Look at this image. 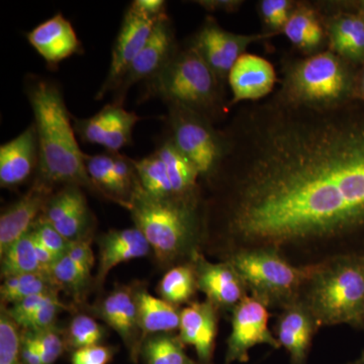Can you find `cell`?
I'll list each match as a JSON object with an SVG mask.
<instances>
[{
    "mask_svg": "<svg viewBox=\"0 0 364 364\" xmlns=\"http://www.w3.org/2000/svg\"><path fill=\"white\" fill-rule=\"evenodd\" d=\"M222 131L203 218L231 253L364 240V102L316 109L272 95L242 105Z\"/></svg>",
    "mask_w": 364,
    "mask_h": 364,
    "instance_id": "obj_1",
    "label": "cell"
},
{
    "mask_svg": "<svg viewBox=\"0 0 364 364\" xmlns=\"http://www.w3.org/2000/svg\"><path fill=\"white\" fill-rule=\"evenodd\" d=\"M26 95L35 117L39 143V166L36 179L52 188L78 186L98 193L86 170L87 154L79 147L73 117L67 109L57 83L37 75L26 78Z\"/></svg>",
    "mask_w": 364,
    "mask_h": 364,
    "instance_id": "obj_2",
    "label": "cell"
},
{
    "mask_svg": "<svg viewBox=\"0 0 364 364\" xmlns=\"http://www.w3.org/2000/svg\"><path fill=\"white\" fill-rule=\"evenodd\" d=\"M132 219L161 263L193 257L205 233L203 200L200 202L158 198L136 182L131 198Z\"/></svg>",
    "mask_w": 364,
    "mask_h": 364,
    "instance_id": "obj_3",
    "label": "cell"
},
{
    "mask_svg": "<svg viewBox=\"0 0 364 364\" xmlns=\"http://www.w3.org/2000/svg\"><path fill=\"white\" fill-rule=\"evenodd\" d=\"M280 61L282 77L272 95L280 102L329 109L354 100L359 68L330 50L308 57L286 55Z\"/></svg>",
    "mask_w": 364,
    "mask_h": 364,
    "instance_id": "obj_4",
    "label": "cell"
},
{
    "mask_svg": "<svg viewBox=\"0 0 364 364\" xmlns=\"http://www.w3.org/2000/svg\"><path fill=\"white\" fill-rule=\"evenodd\" d=\"M320 328L364 330V255L342 253L318 261L301 298Z\"/></svg>",
    "mask_w": 364,
    "mask_h": 364,
    "instance_id": "obj_5",
    "label": "cell"
},
{
    "mask_svg": "<svg viewBox=\"0 0 364 364\" xmlns=\"http://www.w3.org/2000/svg\"><path fill=\"white\" fill-rule=\"evenodd\" d=\"M143 97L181 105L217 124L230 112L226 87L193 47L179 45L176 54L154 77L144 82Z\"/></svg>",
    "mask_w": 364,
    "mask_h": 364,
    "instance_id": "obj_6",
    "label": "cell"
},
{
    "mask_svg": "<svg viewBox=\"0 0 364 364\" xmlns=\"http://www.w3.org/2000/svg\"><path fill=\"white\" fill-rule=\"evenodd\" d=\"M226 261L240 275L249 296L280 310L301 298L318 263L294 265L279 251L267 248L234 251Z\"/></svg>",
    "mask_w": 364,
    "mask_h": 364,
    "instance_id": "obj_7",
    "label": "cell"
},
{
    "mask_svg": "<svg viewBox=\"0 0 364 364\" xmlns=\"http://www.w3.org/2000/svg\"><path fill=\"white\" fill-rule=\"evenodd\" d=\"M166 107L167 136L195 165L200 178L208 181L219 169L226 151L222 129L215 128L205 117L181 105Z\"/></svg>",
    "mask_w": 364,
    "mask_h": 364,
    "instance_id": "obj_8",
    "label": "cell"
},
{
    "mask_svg": "<svg viewBox=\"0 0 364 364\" xmlns=\"http://www.w3.org/2000/svg\"><path fill=\"white\" fill-rule=\"evenodd\" d=\"M328 37V50L352 65L364 64V0H315Z\"/></svg>",
    "mask_w": 364,
    "mask_h": 364,
    "instance_id": "obj_9",
    "label": "cell"
},
{
    "mask_svg": "<svg viewBox=\"0 0 364 364\" xmlns=\"http://www.w3.org/2000/svg\"><path fill=\"white\" fill-rule=\"evenodd\" d=\"M272 38L262 32L249 35L229 32L219 25L214 16H207L200 28L189 38L188 44L202 57L220 82L227 86L230 71L237 60L247 53L254 43L264 42Z\"/></svg>",
    "mask_w": 364,
    "mask_h": 364,
    "instance_id": "obj_10",
    "label": "cell"
},
{
    "mask_svg": "<svg viewBox=\"0 0 364 364\" xmlns=\"http://www.w3.org/2000/svg\"><path fill=\"white\" fill-rule=\"evenodd\" d=\"M267 306L247 296L232 311V331L227 340L225 363H245L249 351L256 345L267 344L274 349L280 345L268 327Z\"/></svg>",
    "mask_w": 364,
    "mask_h": 364,
    "instance_id": "obj_11",
    "label": "cell"
},
{
    "mask_svg": "<svg viewBox=\"0 0 364 364\" xmlns=\"http://www.w3.org/2000/svg\"><path fill=\"white\" fill-rule=\"evenodd\" d=\"M179 48L168 16L158 21L152 35L112 92V102L123 104L129 90L136 83L146 82L161 70Z\"/></svg>",
    "mask_w": 364,
    "mask_h": 364,
    "instance_id": "obj_12",
    "label": "cell"
},
{
    "mask_svg": "<svg viewBox=\"0 0 364 364\" xmlns=\"http://www.w3.org/2000/svg\"><path fill=\"white\" fill-rule=\"evenodd\" d=\"M140 119L136 112L127 111L123 104L112 102L95 116L86 119L73 117V127L83 142L102 146L109 152H119L131 145L134 128Z\"/></svg>",
    "mask_w": 364,
    "mask_h": 364,
    "instance_id": "obj_13",
    "label": "cell"
},
{
    "mask_svg": "<svg viewBox=\"0 0 364 364\" xmlns=\"http://www.w3.org/2000/svg\"><path fill=\"white\" fill-rule=\"evenodd\" d=\"M159 21L144 18L128 7L112 47L109 72L97 91L95 100H102L116 90L119 81L149 40Z\"/></svg>",
    "mask_w": 364,
    "mask_h": 364,
    "instance_id": "obj_14",
    "label": "cell"
},
{
    "mask_svg": "<svg viewBox=\"0 0 364 364\" xmlns=\"http://www.w3.org/2000/svg\"><path fill=\"white\" fill-rule=\"evenodd\" d=\"M41 219L51 225L69 242L87 238L92 225V215L82 188L64 186L54 191Z\"/></svg>",
    "mask_w": 364,
    "mask_h": 364,
    "instance_id": "obj_15",
    "label": "cell"
},
{
    "mask_svg": "<svg viewBox=\"0 0 364 364\" xmlns=\"http://www.w3.org/2000/svg\"><path fill=\"white\" fill-rule=\"evenodd\" d=\"M191 262L195 267L198 291H203L207 301L218 310L232 312L242 299L249 296L240 275L228 261L210 262L196 251Z\"/></svg>",
    "mask_w": 364,
    "mask_h": 364,
    "instance_id": "obj_16",
    "label": "cell"
},
{
    "mask_svg": "<svg viewBox=\"0 0 364 364\" xmlns=\"http://www.w3.org/2000/svg\"><path fill=\"white\" fill-rule=\"evenodd\" d=\"M54 188L35 178L31 188L0 217V256L32 230L39 220Z\"/></svg>",
    "mask_w": 364,
    "mask_h": 364,
    "instance_id": "obj_17",
    "label": "cell"
},
{
    "mask_svg": "<svg viewBox=\"0 0 364 364\" xmlns=\"http://www.w3.org/2000/svg\"><path fill=\"white\" fill-rule=\"evenodd\" d=\"M277 82V72L268 60L245 53L237 60L228 77V85L233 95L230 107L267 98Z\"/></svg>",
    "mask_w": 364,
    "mask_h": 364,
    "instance_id": "obj_18",
    "label": "cell"
},
{
    "mask_svg": "<svg viewBox=\"0 0 364 364\" xmlns=\"http://www.w3.org/2000/svg\"><path fill=\"white\" fill-rule=\"evenodd\" d=\"M318 329L317 321L301 299L282 309L275 326V338L289 353L291 364H306Z\"/></svg>",
    "mask_w": 364,
    "mask_h": 364,
    "instance_id": "obj_19",
    "label": "cell"
},
{
    "mask_svg": "<svg viewBox=\"0 0 364 364\" xmlns=\"http://www.w3.org/2000/svg\"><path fill=\"white\" fill-rule=\"evenodd\" d=\"M39 166V143L33 123L0 147V186H20Z\"/></svg>",
    "mask_w": 364,
    "mask_h": 364,
    "instance_id": "obj_20",
    "label": "cell"
},
{
    "mask_svg": "<svg viewBox=\"0 0 364 364\" xmlns=\"http://www.w3.org/2000/svg\"><path fill=\"white\" fill-rule=\"evenodd\" d=\"M26 38L52 70L60 62L82 51L77 33L62 14L36 26Z\"/></svg>",
    "mask_w": 364,
    "mask_h": 364,
    "instance_id": "obj_21",
    "label": "cell"
},
{
    "mask_svg": "<svg viewBox=\"0 0 364 364\" xmlns=\"http://www.w3.org/2000/svg\"><path fill=\"white\" fill-rule=\"evenodd\" d=\"M282 35L299 56H313L328 50L327 33L315 0H296Z\"/></svg>",
    "mask_w": 364,
    "mask_h": 364,
    "instance_id": "obj_22",
    "label": "cell"
},
{
    "mask_svg": "<svg viewBox=\"0 0 364 364\" xmlns=\"http://www.w3.org/2000/svg\"><path fill=\"white\" fill-rule=\"evenodd\" d=\"M219 310L210 301L191 304L181 312L179 339L195 347L200 363L210 364L218 332Z\"/></svg>",
    "mask_w": 364,
    "mask_h": 364,
    "instance_id": "obj_23",
    "label": "cell"
},
{
    "mask_svg": "<svg viewBox=\"0 0 364 364\" xmlns=\"http://www.w3.org/2000/svg\"><path fill=\"white\" fill-rule=\"evenodd\" d=\"M100 315L121 336L136 358L143 342L134 289L128 287L114 289L100 304Z\"/></svg>",
    "mask_w": 364,
    "mask_h": 364,
    "instance_id": "obj_24",
    "label": "cell"
},
{
    "mask_svg": "<svg viewBox=\"0 0 364 364\" xmlns=\"http://www.w3.org/2000/svg\"><path fill=\"white\" fill-rule=\"evenodd\" d=\"M98 243L100 262L97 282L100 286L104 284L109 273L117 265L145 257L152 250L147 239L136 227L111 230L100 237Z\"/></svg>",
    "mask_w": 364,
    "mask_h": 364,
    "instance_id": "obj_25",
    "label": "cell"
},
{
    "mask_svg": "<svg viewBox=\"0 0 364 364\" xmlns=\"http://www.w3.org/2000/svg\"><path fill=\"white\" fill-rule=\"evenodd\" d=\"M158 156L161 158L166 166L174 196L179 200L200 202L203 200L200 191V172L188 158L177 149L171 139L166 135L158 144L156 149Z\"/></svg>",
    "mask_w": 364,
    "mask_h": 364,
    "instance_id": "obj_26",
    "label": "cell"
},
{
    "mask_svg": "<svg viewBox=\"0 0 364 364\" xmlns=\"http://www.w3.org/2000/svg\"><path fill=\"white\" fill-rule=\"evenodd\" d=\"M136 301L143 343L148 336L166 334L179 329L181 311L177 306L143 289L136 291Z\"/></svg>",
    "mask_w": 364,
    "mask_h": 364,
    "instance_id": "obj_27",
    "label": "cell"
},
{
    "mask_svg": "<svg viewBox=\"0 0 364 364\" xmlns=\"http://www.w3.org/2000/svg\"><path fill=\"white\" fill-rule=\"evenodd\" d=\"M85 165L88 176L98 193L129 210L130 203L127 200L114 173V153L107 151L102 154L87 155Z\"/></svg>",
    "mask_w": 364,
    "mask_h": 364,
    "instance_id": "obj_28",
    "label": "cell"
},
{
    "mask_svg": "<svg viewBox=\"0 0 364 364\" xmlns=\"http://www.w3.org/2000/svg\"><path fill=\"white\" fill-rule=\"evenodd\" d=\"M50 273L36 272L14 275L4 279L0 287L1 304H14L37 294L58 291Z\"/></svg>",
    "mask_w": 364,
    "mask_h": 364,
    "instance_id": "obj_29",
    "label": "cell"
},
{
    "mask_svg": "<svg viewBox=\"0 0 364 364\" xmlns=\"http://www.w3.org/2000/svg\"><path fill=\"white\" fill-rule=\"evenodd\" d=\"M134 163L144 191L158 198H176L166 166L156 152L142 159L134 160Z\"/></svg>",
    "mask_w": 364,
    "mask_h": 364,
    "instance_id": "obj_30",
    "label": "cell"
},
{
    "mask_svg": "<svg viewBox=\"0 0 364 364\" xmlns=\"http://www.w3.org/2000/svg\"><path fill=\"white\" fill-rule=\"evenodd\" d=\"M196 289L195 267L191 262L171 268L158 286L160 298L176 306L191 301Z\"/></svg>",
    "mask_w": 364,
    "mask_h": 364,
    "instance_id": "obj_31",
    "label": "cell"
},
{
    "mask_svg": "<svg viewBox=\"0 0 364 364\" xmlns=\"http://www.w3.org/2000/svg\"><path fill=\"white\" fill-rule=\"evenodd\" d=\"M36 272H43L36 254L35 239L31 230L1 255V277L6 279L14 275Z\"/></svg>",
    "mask_w": 364,
    "mask_h": 364,
    "instance_id": "obj_32",
    "label": "cell"
},
{
    "mask_svg": "<svg viewBox=\"0 0 364 364\" xmlns=\"http://www.w3.org/2000/svg\"><path fill=\"white\" fill-rule=\"evenodd\" d=\"M179 337L170 333L148 337L143 343L147 364H203L188 358Z\"/></svg>",
    "mask_w": 364,
    "mask_h": 364,
    "instance_id": "obj_33",
    "label": "cell"
},
{
    "mask_svg": "<svg viewBox=\"0 0 364 364\" xmlns=\"http://www.w3.org/2000/svg\"><path fill=\"white\" fill-rule=\"evenodd\" d=\"M50 274L57 286L66 289L75 296L85 291L91 277L90 272L72 259L67 253L53 264Z\"/></svg>",
    "mask_w": 364,
    "mask_h": 364,
    "instance_id": "obj_34",
    "label": "cell"
},
{
    "mask_svg": "<svg viewBox=\"0 0 364 364\" xmlns=\"http://www.w3.org/2000/svg\"><path fill=\"white\" fill-rule=\"evenodd\" d=\"M296 0H259L256 4L261 32L274 38L282 35Z\"/></svg>",
    "mask_w": 364,
    "mask_h": 364,
    "instance_id": "obj_35",
    "label": "cell"
},
{
    "mask_svg": "<svg viewBox=\"0 0 364 364\" xmlns=\"http://www.w3.org/2000/svg\"><path fill=\"white\" fill-rule=\"evenodd\" d=\"M0 364H23L20 327L6 309L0 315Z\"/></svg>",
    "mask_w": 364,
    "mask_h": 364,
    "instance_id": "obj_36",
    "label": "cell"
},
{
    "mask_svg": "<svg viewBox=\"0 0 364 364\" xmlns=\"http://www.w3.org/2000/svg\"><path fill=\"white\" fill-rule=\"evenodd\" d=\"M104 339V329L95 318L87 315H77L69 326V340L76 349L100 345Z\"/></svg>",
    "mask_w": 364,
    "mask_h": 364,
    "instance_id": "obj_37",
    "label": "cell"
},
{
    "mask_svg": "<svg viewBox=\"0 0 364 364\" xmlns=\"http://www.w3.org/2000/svg\"><path fill=\"white\" fill-rule=\"evenodd\" d=\"M26 331L30 333L37 345L43 364H54L63 354L65 344L56 328H47V329L37 330V331L26 330Z\"/></svg>",
    "mask_w": 364,
    "mask_h": 364,
    "instance_id": "obj_38",
    "label": "cell"
},
{
    "mask_svg": "<svg viewBox=\"0 0 364 364\" xmlns=\"http://www.w3.org/2000/svg\"><path fill=\"white\" fill-rule=\"evenodd\" d=\"M32 232L36 240L39 241L48 250L51 251L58 259L65 255L68 251L71 242L66 240L57 230L44 220L41 219V217L33 225Z\"/></svg>",
    "mask_w": 364,
    "mask_h": 364,
    "instance_id": "obj_39",
    "label": "cell"
},
{
    "mask_svg": "<svg viewBox=\"0 0 364 364\" xmlns=\"http://www.w3.org/2000/svg\"><path fill=\"white\" fill-rule=\"evenodd\" d=\"M57 296H58V291L37 294V296H30V298L18 301V303L11 305V308L6 309V310L14 322L21 328L23 322L28 320L33 314L37 312L43 306L51 301L53 299L57 298Z\"/></svg>",
    "mask_w": 364,
    "mask_h": 364,
    "instance_id": "obj_40",
    "label": "cell"
},
{
    "mask_svg": "<svg viewBox=\"0 0 364 364\" xmlns=\"http://www.w3.org/2000/svg\"><path fill=\"white\" fill-rule=\"evenodd\" d=\"M64 305L60 301L58 296L53 299L51 301L46 304L35 314H33L28 320L23 322L21 328L28 331H37V330L47 329L54 327L55 322L58 318L59 314L63 310Z\"/></svg>",
    "mask_w": 364,
    "mask_h": 364,
    "instance_id": "obj_41",
    "label": "cell"
},
{
    "mask_svg": "<svg viewBox=\"0 0 364 364\" xmlns=\"http://www.w3.org/2000/svg\"><path fill=\"white\" fill-rule=\"evenodd\" d=\"M111 348L102 345L76 349L72 355V364H107L111 360Z\"/></svg>",
    "mask_w": 364,
    "mask_h": 364,
    "instance_id": "obj_42",
    "label": "cell"
},
{
    "mask_svg": "<svg viewBox=\"0 0 364 364\" xmlns=\"http://www.w3.org/2000/svg\"><path fill=\"white\" fill-rule=\"evenodd\" d=\"M129 9L150 20L159 21L167 14V4L164 0H135Z\"/></svg>",
    "mask_w": 364,
    "mask_h": 364,
    "instance_id": "obj_43",
    "label": "cell"
},
{
    "mask_svg": "<svg viewBox=\"0 0 364 364\" xmlns=\"http://www.w3.org/2000/svg\"><path fill=\"white\" fill-rule=\"evenodd\" d=\"M66 253L70 256L72 259L75 260L78 264L91 272L93 265H95V255H93L92 248H91L90 237L81 239V240L71 242Z\"/></svg>",
    "mask_w": 364,
    "mask_h": 364,
    "instance_id": "obj_44",
    "label": "cell"
},
{
    "mask_svg": "<svg viewBox=\"0 0 364 364\" xmlns=\"http://www.w3.org/2000/svg\"><path fill=\"white\" fill-rule=\"evenodd\" d=\"M208 13L234 14L240 11L244 0H196L193 1Z\"/></svg>",
    "mask_w": 364,
    "mask_h": 364,
    "instance_id": "obj_45",
    "label": "cell"
},
{
    "mask_svg": "<svg viewBox=\"0 0 364 364\" xmlns=\"http://www.w3.org/2000/svg\"><path fill=\"white\" fill-rule=\"evenodd\" d=\"M21 358L23 364H43L42 358L37 345L31 336L30 333L26 331L21 335Z\"/></svg>",
    "mask_w": 364,
    "mask_h": 364,
    "instance_id": "obj_46",
    "label": "cell"
},
{
    "mask_svg": "<svg viewBox=\"0 0 364 364\" xmlns=\"http://www.w3.org/2000/svg\"><path fill=\"white\" fill-rule=\"evenodd\" d=\"M354 100L364 102V64L358 69V74H356Z\"/></svg>",
    "mask_w": 364,
    "mask_h": 364,
    "instance_id": "obj_47",
    "label": "cell"
},
{
    "mask_svg": "<svg viewBox=\"0 0 364 364\" xmlns=\"http://www.w3.org/2000/svg\"><path fill=\"white\" fill-rule=\"evenodd\" d=\"M347 364H364V351L361 353L360 358Z\"/></svg>",
    "mask_w": 364,
    "mask_h": 364,
    "instance_id": "obj_48",
    "label": "cell"
}]
</instances>
